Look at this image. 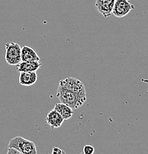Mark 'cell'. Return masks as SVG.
<instances>
[{
	"label": "cell",
	"mask_w": 148,
	"mask_h": 154,
	"mask_svg": "<svg viewBox=\"0 0 148 154\" xmlns=\"http://www.w3.org/2000/svg\"><path fill=\"white\" fill-rule=\"evenodd\" d=\"M42 65L41 61H31V62H22L19 65H16L17 71L25 72V71H37Z\"/></svg>",
	"instance_id": "cell-9"
},
{
	"label": "cell",
	"mask_w": 148,
	"mask_h": 154,
	"mask_svg": "<svg viewBox=\"0 0 148 154\" xmlns=\"http://www.w3.org/2000/svg\"><path fill=\"white\" fill-rule=\"evenodd\" d=\"M52 154H65V152L59 147H53L52 149Z\"/></svg>",
	"instance_id": "cell-13"
},
{
	"label": "cell",
	"mask_w": 148,
	"mask_h": 154,
	"mask_svg": "<svg viewBox=\"0 0 148 154\" xmlns=\"http://www.w3.org/2000/svg\"><path fill=\"white\" fill-rule=\"evenodd\" d=\"M116 0H96L95 8L105 18H109L113 14L114 4Z\"/></svg>",
	"instance_id": "cell-6"
},
{
	"label": "cell",
	"mask_w": 148,
	"mask_h": 154,
	"mask_svg": "<svg viewBox=\"0 0 148 154\" xmlns=\"http://www.w3.org/2000/svg\"><path fill=\"white\" fill-rule=\"evenodd\" d=\"M64 121L63 116L55 109L49 111L46 117V122L52 129L60 128Z\"/></svg>",
	"instance_id": "cell-7"
},
{
	"label": "cell",
	"mask_w": 148,
	"mask_h": 154,
	"mask_svg": "<svg viewBox=\"0 0 148 154\" xmlns=\"http://www.w3.org/2000/svg\"><path fill=\"white\" fill-rule=\"evenodd\" d=\"M134 8V5L129 0H116L113 9V15L118 18L125 17Z\"/></svg>",
	"instance_id": "cell-5"
},
{
	"label": "cell",
	"mask_w": 148,
	"mask_h": 154,
	"mask_svg": "<svg viewBox=\"0 0 148 154\" xmlns=\"http://www.w3.org/2000/svg\"><path fill=\"white\" fill-rule=\"evenodd\" d=\"M7 154H21L19 150H17L16 149L13 148V147H9L7 149Z\"/></svg>",
	"instance_id": "cell-14"
},
{
	"label": "cell",
	"mask_w": 148,
	"mask_h": 154,
	"mask_svg": "<svg viewBox=\"0 0 148 154\" xmlns=\"http://www.w3.org/2000/svg\"><path fill=\"white\" fill-rule=\"evenodd\" d=\"M22 62L40 61V57L31 47L25 45L22 48Z\"/></svg>",
	"instance_id": "cell-10"
},
{
	"label": "cell",
	"mask_w": 148,
	"mask_h": 154,
	"mask_svg": "<svg viewBox=\"0 0 148 154\" xmlns=\"http://www.w3.org/2000/svg\"><path fill=\"white\" fill-rule=\"evenodd\" d=\"M57 97L60 102L69 105L73 110L79 108L86 101V95H81L72 92L59 85L57 91Z\"/></svg>",
	"instance_id": "cell-1"
},
{
	"label": "cell",
	"mask_w": 148,
	"mask_h": 154,
	"mask_svg": "<svg viewBox=\"0 0 148 154\" xmlns=\"http://www.w3.org/2000/svg\"><path fill=\"white\" fill-rule=\"evenodd\" d=\"M5 61L10 65H17L22 62V48L18 43L8 42L5 45Z\"/></svg>",
	"instance_id": "cell-3"
},
{
	"label": "cell",
	"mask_w": 148,
	"mask_h": 154,
	"mask_svg": "<svg viewBox=\"0 0 148 154\" xmlns=\"http://www.w3.org/2000/svg\"><path fill=\"white\" fill-rule=\"evenodd\" d=\"M54 109L56 110L63 116L64 120L69 119L73 116V109L70 107L69 105L62 103V102L55 104Z\"/></svg>",
	"instance_id": "cell-11"
},
{
	"label": "cell",
	"mask_w": 148,
	"mask_h": 154,
	"mask_svg": "<svg viewBox=\"0 0 148 154\" xmlns=\"http://www.w3.org/2000/svg\"><path fill=\"white\" fill-rule=\"evenodd\" d=\"M83 152L84 154H92L94 153V148L91 145H85L83 147Z\"/></svg>",
	"instance_id": "cell-12"
},
{
	"label": "cell",
	"mask_w": 148,
	"mask_h": 154,
	"mask_svg": "<svg viewBox=\"0 0 148 154\" xmlns=\"http://www.w3.org/2000/svg\"><path fill=\"white\" fill-rule=\"evenodd\" d=\"M9 147H13L20 152L21 154H36V144L32 141L28 140L22 136H16L10 140Z\"/></svg>",
	"instance_id": "cell-2"
},
{
	"label": "cell",
	"mask_w": 148,
	"mask_h": 154,
	"mask_svg": "<svg viewBox=\"0 0 148 154\" xmlns=\"http://www.w3.org/2000/svg\"><path fill=\"white\" fill-rule=\"evenodd\" d=\"M58 85L72 92L81 94V95H86L85 85L82 82L80 81L77 79L73 78V77H66L60 80Z\"/></svg>",
	"instance_id": "cell-4"
},
{
	"label": "cell",
	"mask_w": 148,
	"mask_h": 154,
	"mask_svg": "<svg viewBox=\"0 0 148 154\" xmlns=\"http://www.w3.org/2000/svg\"><path fill=\"white\" fill-rule=\"evenodd\" d=\"M38 77L36 71L20 72L19 81L21 85L31 86L37 82Z\"/></svg>",
	"instance_id": "cell-8"
}]
</instances>
